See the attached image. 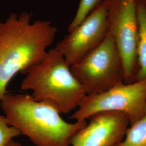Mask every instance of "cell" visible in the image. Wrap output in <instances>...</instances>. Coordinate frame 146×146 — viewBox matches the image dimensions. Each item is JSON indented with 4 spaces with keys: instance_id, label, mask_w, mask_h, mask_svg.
<instances>
[{
    "instance_id": "8992f818",
    "label": "cell",
    "mask_w": 146,
    "mask_h": 146,
    "mask_svg": "<svg viewBox=\"0 0 146 146\" xmlns=\"http://www.w3.org/2000/svg\"><path fill=\"white\" fill-rule=\"evenodd\" d=\"M104 1L108 33L114 40L123 61L124 83H133L136 81L139 69L137 0Z\"/></svg>"
},
{
    "instance_id": "7a4b0ae2",
    "label": "cell",
    "mask_w": 146,
    "mask_h": 146,
    "mask_svg": "<svg viewBox=\"0 0 146 146\" xmlns=\"http://www.w3.org/2000/svg\"><path fill=\"white\" fill-rule=\"evenodd\" d=\"M0 106L8 123L36 146H70L73 136L87 124L86 120L66 122L51 104L28 94L8 92Z\"/></svg>"
},
{
    "instance_id": "5b68a950",
    "label": "cell",
    "mask_w": 146,
    "mask_h": 146,
    "mask_svg": "<svg viewBox=\"0 0 146 146\" xmlns=\"http://www.w3.org/2000/svg\"><path fill=\"white\" fill-rule=\"evenodd\" d=\"M115 111L127 116L130 125L146 116V79L118 84L100 94L86 95L70 118L86 120L100 112Z\"/></svg>"
},
{
    "instance_id": "ba28073f",
    "label": "cell",
    "mask_w": 146,
    "mask_h": 146,
    "mask_svg": "<svg viewBox=\"0 0 146 146\" xmlns=\"http://www.w3.org/2000/svg\"><path fill=\"white\" fill-rule=\"evenodd\" d=\"M88 119L73 136L70 146H119L130 126L127 116L119 112H100Z\"/></svg>"
},
{
    "instance_id": "277c9868",
    "label": "cell",
    "mask_w": 146,
    "mask_h": 146,
    "mask_svg": "<svg viewBox=\"0 0 146 146\" xmlns=\"http://www.w3.org/2000/svg\"><path fill=\"white\" fill-rule=\"evenodd\" d=\"M70 70L87 95L101 93L124 82L123 61L109 33L94 50L71 66Z\"/></svg>"
},
{
    "instance_id": "6da1fadb",
    "label": "cell",
    "mask_w": 146,
    "mask_h": 146,
    "mask_svg": "<svg viewBox=\"0 0 146 146\" xmlns=\"http://www.w3.org/2000/svg\"><path fill=\"white\" fill-rule=\"evenodd\" d=\"M31 19L26 12L0 19V102L17 73L26 75L43 60L57 33L52 21Z\"/></svg>"
},
{
    "instance_id": "4fadbf2b",
    "label": "cell",
    "mask_w": 146,
    "mask_h": 146,
    "mask_svg": "<svg viewBox=\"0 0 146 146\" xmlns=\"http://www.w3.org/2000/svg\"><path fill=\"white\" fill-rule=\"evenodd\" d=\"M9 146H22L21 145V143H19V142H15V141H13L11 142V143H10V144H9Z\"/></svg>"
},
{
    "instance_id": "9c48e42d",
    "label": "cell",
    "mask_w": 146,
    "mask_h": 146,
    "mask_svg": "<svg viewBox=\"0 0 146 146\" xmlns=\"http://www.w3.org/2000/svg\"><path fill=\"white\" fill-rule=\"evenodd\" d=\"M138 21L137 59L139 69L136 81L146 79V0H137Z\"/></svg>"
},
{
    "instance_id": "52a82bcc",
    "label": "cell",
    "mask_w": 146,
    "mask_h": 146,
    "mask_svg": "<svg viewBox=\"0 0 146 146\" xmlns=\"http://www.w3.org/2000/svg\"><path fill=\"white\" fill-rule=\"evenodd\" d=\"M108 33L107 10L104 0L96 5L83 22L69 32L54 48L69 66L85 58L103 42Z\"/></svg>"
},
{
    "instance_id": "8fae6325",
    "label": "cell",
    "mask_w": 146,
    "mask_h": 146,
    "mask_svg": "<svg viewBox=\"0 0 146 146\" xmlns=\"http://www.w3.org/2000/svg\"><path fill=\"white\" fill-rule=\"evenodd\" d=\"M102 0H80L76 15L68 27L69 32L73 31L80 25L89 14Z\"/></svg>"
},
{
    "instance_id": "30bf717a",
    "label": "cell",
    "mask_w": 146,
    "mask_h": 146,
    "mask_svg": "<svg viewBox=\"0 0 146 146\" xmlns=\"http://www.w3.org/2000/svg\"><path fill=\"white\" fill-rule=\"evenodd\" d=\"M119 146H146V116L129 127Z\"/></svg>"
},
{
    "instance_id": "3957f363",
    "label": "cell",
    "mask_w": 146,
    "mask_h": 146,
    "mask_svg": "<svg viewBox=\"0 0 146 146\" xmlns=\"http://www.w3.org/2000/svg\"><path fill=\"white\" fill-rule=\"evenodd\" d=\"M21 88L32 90L34 99L49 102L64 114L78 108L87 95L70 66L55 48L48 51L42 62L27 74Z\"/></svg>"
},
{
    "instance_id": "7c38bea8",
    "label": "cell",
    "mask_w": 146,
    "mask_h": 146,
    "mask_svg": "<svg viewBox=\"0 0 146 146\" xmlns=\"http://www.w3.org/2000/svg\"><path fill=\"white\" fill-rule=\"evenodd\" d=\"M21 133L10 125L5 116L0 115V146H9L13 139Z\"/></svg>"
}]
</instances>
